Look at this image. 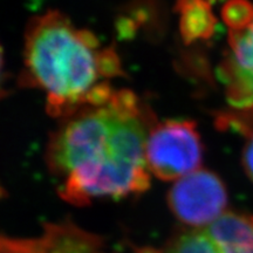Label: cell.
Masks as SVG:
<instances>
[{"instance_id":"obj_1","label":"cell","mask_w":253,"mask_h":253,"mask_svg":"<svg viewBox=\"0 0 253 253\" xmlns=\"http://www.w3.org/2000/svg\"><path fill=\"white\" fill-rule=\"evenodd\" d=\"M154 114L130 90L61 119L47 145L49 170L61 178L60 197L77 207L121 198L150 185L145 142Z\"/></svg>"},{"instance_id":"obj_2","label":"cell","mask_w":253,"mask_h":253,"mask_svg":"<svg viewBox=\"0 0 253 253\" xmlns=\"http://www.w3.org/2000/svg\"><path fill=\"white\" fill-rule=\"evenodd\" d=\"M122 74L116 50L101 45L95 34L74 26L59 11L31 19L20 84L45 91L49 115L65 119L104 102L115 91L112 80Z\"/></svg>"},{"instance_id":"obj_3","label":"cell","mask_w":253,"mask_h":253,"mask_svg":"<svg viewBox=\"0 0 253 253\" xmlns=\"http://www.w3.org/2000/svg\"><path fill=\"white\" fill-rule=\"evenodd\" d=\"M145 163L150 175L178 181L199 170L203 143L197 125L189 120H169L151 126L145 142Z\"/></svg>"},{"instance_id":"obj_4","label":"cell","mask_w":253,"mask_h":253,"mask_svg":"<svg viewBox=\"0 0 253 253\" xmlns=\"http://www.w3.org/2000/svg\"><path fill=\"white\" fill-rule=\"evenodd\" d=\"M137 253H253V216L225 212L210 225L172 237L163 248Z\"/></svg>"},{"instance_id":"obj_5","label":"cell","mask_w":253,"mask_h":253,"mask_svg":"<svg viewBox=\"0 0 253 253\" xmlns=\"http://www.w3.org/2000/svg\"><path fill=\"white\" fill-rule=\"evenodd\" d=\"M225 185L216 173L199 169L173 183L168 195L171 212L185 225L202 229L225 213Z\"/></svg>"},{"instance_id":"obj_6","label":"cell","mask_w":253,"mask_h":253,"mask_svg":"<svg viewBox=\"0 0 253 253\" xmlns=\"http://www.w3.org/2000/svg\"><path fill=\"white\" fill-rule=\"evenodd\" d=\"M218 73L232 113L253 126V23L230 31L229 49Z\"/></svg>"},{"instance_id":"obj_7","label":"cell","mask_w":253,"mask_h":253,"mask_svg":"<svg viewBox=\"0 0 253 253\" xmlns=\"http://www.w3.org/2000/svg\"><path fill=\"white\" fill-rule=\"evenodd\" d=\"M179 14V31L185 43L210 39L216 32L217 18L211 2L188 0L177 4Z\"/></svg>"},{"instance_id":"obj_8","label":"cell","mask_w":253,"mask_h":253,"mask_svg":"<svg viewBox=\"0 0 253 253\" xmlns=\"http://www.w3.org/2000/svg\"><path fill=\"white\" fill-rule=\"evenodd\" d=\"M224 23L230 31H242L253 23V4L244 0H233L221 9Z\"/></svg>"},{"instance_id":"obj_9","label":"cell","mask_w":253,"mask_h":253,"mask_svg":"<svg viewBox=\"0 0 253 253\" xmlns=\"http://www.w3.org/2000/svg\"><path fill=\"white\" fill-rule=\"evenodd\" d=\"M246 143L243 149V167L245 173L253 182V128L246 131Z\"/></svg>"},{"instance_id":"obj_10","label":"cell","mask_w":253,"mask_h":253,"mask_svg":"<svg viewBox=\"0 0 253 253\" xmlns=\"http://www.w3.org/2000/svg\"><path fill=\"white\" fill-rule=\"evenodd\" d=\"M5 74H4V55H2V49L0 46V99L6 95L5 90Z\"/></svg>"},{"instance_id":"obj_11","label":"cell","mask_w":253,"mask_h":253,"mask_svg":"<svg viewBox=\"0 0 253 253\" xmlns=\"http://www.w3.org/2000/svg\"><path fill=\"white\" fill-rule=\"evenodd\" d=\"M89 253H106L103 250H99V251H94V252H89Z\"/></svg>"}]
</instances>
